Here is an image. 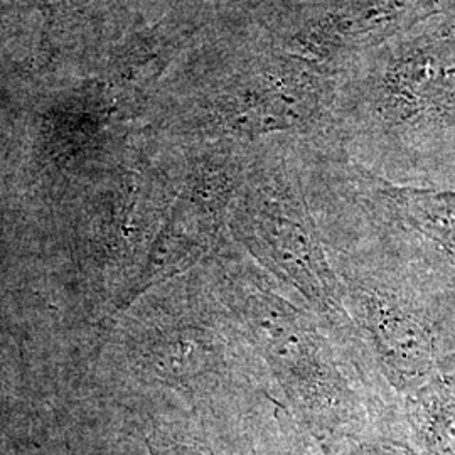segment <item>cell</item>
<instances>
[{
    "label": "cell",
    "mask_w": 455,
    "mask_h": 455,
    "mask_svg": "<svg viewBox=\"0 0 455 455\" xmlns=\"http://www.w3.org/2000/svg\"><path fill=\"white\" fill-rule=\"evenodd\" d=\"M364 201V242L339 243L368 248L455 292V189L374 182Z\"/></svg>",
    "instance_id": "4"
},
{
    "label": "cell",
    "mask_w": 455,
    "mask_h": 455,
    "mask_svg": "<svg viewBox=\"0 0 455 455\" xmlns=\"http://www.w3.org/2000/svg\"><path fill=\"white\" fill-rule=\"evenodd\" d=\"M454 378H455V376H454Z\"/></svg>",
    "instance_id": "9"
},
{
    "label": "cell",
    "mask_w": 455,
    "mask_h": 455,
    "mask_svg": "<svg viewBox=\"0 0 455 455\" xmlns=\"http://www.w3.org/2000/svg\"><path fill=\"white\" fill-rule=\"evenodd\" d=\"M325 244L359 347L391 395L455 376V292L368 248Z\"/></svg>",
    "instance_id": "2"
},
{
    "label": "cell",
    "mask_w": 455,
    "mask_h": 455,
    "mask_svg": "<svg viewBox=\"0 0 455 455\" xmlns=\"http://www.w3.org/2000/svg\"><path fill=\"white\" fill-rule=\"evenodd\" d=\"M287 455H321L319 454V451L307 442L306 439H302V437H297V439L292 440V443H291V451L287 452Z\"/></svg>",
    "instance_id": "8"
},
{
    "label": "cell",
    "mask_w": 455,
    "mask_h": 455,
    "mask_svg": "<svg viewBox=\"0 0 455 455\" xmlns=\"http://www.w3.org/2000/svg\"><path fill=\"white\" fill-rule=\"evenodd\" d=\"M150 455H218L208 443L196 439L178 437L171 428L154 425L146 435Z\"/></svg>",
    "instance_id": "7"
},
{
    "label": "cell",
    "mask_w": 455,
    "mask_h": 455,
    "mask_svg": "<svg viewBox=\"0 0 455 455\" xmlns=\"http://www.w3.org/2000/svg\"><path fill=\"white\" fill-rule=\"evenodd\" d=\"M212 251L216 293L304 439L329 451L402 422L400 402L297 293L233 242Z\"/></svg>",
    "instance_id": "1"
},
{
    "label": "cell",
    "mask_w": 455,
    "mask_h": 455,
    "mask_svg": "<svg viewBox=\"0 0 455 455\" xmlns=\"http://www.w3.org/2000/svg\"><path fill=\"white\" fill-rule=\"evenodd\" d=\"M248 184L229 216V233L246 257L297 293L364 364L355 327L342 304L341 280L324 235L280 169ZM370 366V364H368Z\"/></svg>",
    "instance_id": "3"
},
{
    "label": "cell",
    "mask_w": 455,
    "mask_h": 455,
    "mask_svg": "<svg viewBox=\"0 0 455 455\" xmlns=\"http://www.w3.org/2000/svg\"><path fill=\"white\" fill-rule=\"evenodd\" d=\"M408 439L423 455H455V378L447 376L400 400Z\"/></svg>",
    "instance_id": "5"
},
{
    "label": "cell",
    "mask_w": 455,
    "mask_h": 455,
    "mask_svg": "<svg viewBox=\"0 0 455 455\" xmlns=\"http://www.w3.org/2000/svg\"><path fill=\"white\" fill-rule=\"evenodd\" d=\"M403 419V417H402ZM319 451V449H317ZM321 455H423L408 439L403 420L385 430H376L359 439L346 440L339 445L319 451Z\"/></svg>",
    "instance_id": "6"
}]
</instances>
